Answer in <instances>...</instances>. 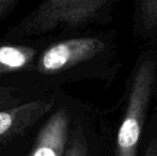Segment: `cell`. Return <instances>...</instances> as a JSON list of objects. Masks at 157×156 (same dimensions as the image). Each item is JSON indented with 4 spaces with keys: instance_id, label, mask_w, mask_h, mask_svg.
Returning <instances> with one entry per match:
<instances>
[{
    "instance_id": "1",
    "label": "cell",
    "mask_w": 157,
    "mask_h": 156,
    "mask_svg": "<svg viewBox=\"0 0 157 156\" xmlns=\"http://www.w3.org/2000/svg\"><path fill=\"white\" fill-rule=\"evenodd\" d=\"M157 93V50H143L126 82L123 108L114 131L113 156H141L144 128Z\"/></svg>"
},
{
    "instance_id": "2",
    "label": "cell",
    "mask_w": 157,
    "mask_h": 156,
    "mask_svg": "<svg viewBox=\"0 0 157 156\" xmlns=\"http://www.w3.org/2000/svg\"><path fill=\"white\" fill-rule=\"evenodd\" d=\"M96 62L121 67L114 32L77 36L52 44L42 54L37 70L42 74H59Z\"/></svg>"
},
{
    "instance_id": "3",
    "label": "cell",
    "mask_w": 157,
    "mask_h": 156,
    "mask_svg": "<svg viewBox=\"0 0 157 156\" xmlns=\"http://www.w3.org/2000/svg\"><path fill=\"white\" fill-rule=\"evenodd\" d=\"M119 0H44L27 18L26 30L44 32L58 27L108 24Z\"/></svg>"
},
{
    "instance_id": "4",
    "label": "cell",
    "mask_w": 157,
    "mask_h": 156,
    "mask_svg": "<svg viewBox=\"0 0 157 156\" xmlns=\"http://www.w3.org/2000/svg\"><path fill=\"white\" fill-rule=\"evenodd\" d=\"M52 105L49 101L35 100L0 109V144L25 133L52 110Z\"/></svg>"
},
{
    "instance_id": "5",
    "label": "cell",
    "mask_w": 157,
    "mask_h": 156,
    "mask_svg": "<svg viewBox=\"0 0 157 156\" xmlns=\"http://www.w3.org/2000/svg\"><path fill=\"white\" fill-rule=\"evenodd\" d=\"M71 129V113L62 107L52 113L40 129L30 156H64Z\"/></svg>"
},
{
    "instance_id": "6",
    "label": "cell",
    "mask_w": 157,
    "mask_h": 156,
    "mask_svg": "<svg viewBox=\"0 0 157 156\" xmlns=\"http://www.w3.org/2000/svg\"><path fill=\"white\" fill-rule=\"evenodd\" d=\"M114 131L105 125L99 135L92 141L87 128L77 122L71 129L64 156H113Z\"/></svg>"
},
{
    "instance_id": "7",
    "label": "cell",
    "mask_w": 157,
    "mask_h": 156,
    "mask_svg": "<svg viewBox=\"0 0 157 156\" xmlns=\"http://www.w3.org/2000/svg\"><path fill=\"white\" fill-rule=\"evenodd\" d=\"M132 29L144 41L157 38V0H134Z\"/></svg>"
},
{
    "instance_id": "8",
    "label": "cell",
    "mask_w": 157,
    "mask_h": 156,
    "mask_svg": "<svg viewBox=\"0 0 157 156\" xmlns=\"http://www.w3.org/2000/svg\"><path fill=\"white\" fill-rule=\"evenodd\" d=\"M34 57L35 50L29 46H0V76L28 69Z\"/></svg>"
},
{
    "instance_id": "9",
    "label": "cell",
    "mask_w": 157,
    "mask_h": 156,
    "mask_svg": "<svg viewBox=\"0 0 157 156\" xmlns=\"http://www.w3.org/2000/svg\"><path fill=\"white\" fill-rule=\"evenodd\" d=\"M21 97L17 94V89L12 87H0V109L18 105Z\"/></svg>"
},
{
    "instance_id": "10",
    "label": "cell",
    "mask_w": 157,
    "mask_h": 156,
    "mask_svg": "<svg viewBox=\"0 0 157 156\" xmlns=\"http://www.w3.org/2000/svg\"><path fill=\"white\" fill-rule=\"evenodd\" d=\"M144 139V138H143ZM141 156H157V135H152L144 139V144H142Z\"/></svg>"
},
{
    "instance_id": "11",
    "label": "cell",
    "mask_w": 157,
    "mask_h": 156,
    "mask_svg": "<svg viewBox=\"0 0 157 156\" xmlns=\"http://www.w3.org/2000/svg\"><path fill=\"white\" fill-rule=\"evenodd\" d=\"M15 3V0H0V18L9 11V9Z\"/></svg>"
}]
</instances>
